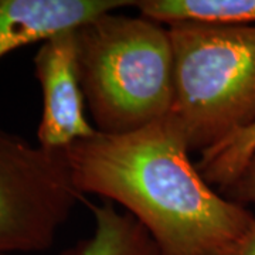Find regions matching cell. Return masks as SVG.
Instances as JSON below:
<instances>
[{
	"label": "cell",
	"instance_id": "cell-1",
	"mask_svg": "<svg viewBox=\"0 0 255 255\" xmlns=\"http://www.w3.org/2000/svg\"><path fill=\"white\" fill-rule=\"evenodd\" d=\"M61 152L77 191L119 204L160 255H219L254 221L203 177L172 112L133 132H95Z\"/></svg>",
	"mask_w": 255,
	"mask_h": 255
},
{
	"label": "cell",
	"instance_id": "cell-2",
	"mask_svg": "<svg viewBox=\"0 0 255 255\" xmlns=\"http://www.w3.org/2000/svg\"><path fill=\"white\" fill-rule=\"evenodd\" d=\"M77 73L97 132L121 135L172 112L173 50L167 26L105 13L75 30Z\"/></svg>",
	"mask_w": 255,
	"mask_h": 255
},
{
	"label": "cell",
	"instance_id": "cell-3",
	"mask_svg": "<svg viewBox=\"0 0 255 255\" xmlns=\"http://www.w3.org/2000/svg\"><path fill=\"white\" fill-rule=\"evenodd\" d=\"M173 107L191 152H204L255 122L254 26H167Z\"/></svg>",
	"mask_w": 255,
	"mask_h": 255
},
{
	"label": "cell",
	"instance_id": "cell-4",
	"mask_svg": "<svg viewBox=\"0 0 255 255\" xmlns=\"http://www.w3.org/2000/svg\"><path fill=\"white\" fill-rule=\"evenodd\" d=\"M80 201L63 152L0 128V255L50 248Z\"/></svg>",
	"mask_w": 255,
	"mask_h": 255
},
{
	"label": "cell",
	"instance_id": "cell-5",
	"mask_svg": "<svg viewBox=\"0 0 255 255\" xmlns=\"http://www.w3.org/2000/svg\"><path fill=\"white\" fill-rule=\"evenodd\" d=\"M34 74L43 94L38 145L61 152L97 129L85 115V98L77 73L75 30L41 43L34 55Z\"/></svg>",
	"mask_w": 255,
	"mask_h": 255
},
{
	"label": "cell",
	"instance_id": "cell-6",
	"mask_svg": "<svg viewBox=\"0 0 255 255\" xmlns=\"http://www.w3.org/2000/svg\"><path fill=\"white\" fill-rule=\"evenodd\" d=\"M130 0H0V58L33 43L73 31Z\"/></svg>",
	"mask_w": 255,
	"mask_h": 255
},
{
	"label": "cell",
	"instance_id": "cell-7",
	"mask_svg": "<svg viewBox=\"0 0 255 255\" xmlns=\"http://www.w3.org/2000/svg\"><path fill=\"white\" fill-rule=\"evenodd\" d=\"M94 217V231L60 255H160L153 240L135 217L110 201H85Z\"/></svg>",
	"mask_w": 255,
	"mask_h": 255
},
{
	"label": "cell",
	"instance_id": "cell-8",
	"mask_svg": "<svg viewBox=\"0 0 255 255\" xmlns=\"http://www.w3.org/2000/svg\"><path fill=\"white\" fill-rule=\"evenodd\" d=\"M133 7L163 26L255 24V0H137Z\"/></svg>",
	"mask_w": 255,
	"mask_h": 255
},
{
	"label": "cell",
	"instance_id": "cell-9",
	"mask_svg": "<svg viewBox=\"0 0 255 255\" xmlns=\"http://www.w3.org/2000/svg\"><path fill=\"white\" fill-rule=\"evenodd\" d=\"M255 155V122L219 145L201 152L196 162L207 182L223 191L237 179Z\"/></svg>",
	"mask_w": 255,
	"mask_h": 255
},
{
	"label": "cell",
	"instance_id": "cell-10",
	"mask_svg": "<svg viewBox=\"0 0 255 255\" xmlns=\"http://www.w3.org/2000/svg\"><path fill=\"white\" fill-rule=\"evenodd\" d=\"M220 193L246 207L255 206V155L251 157L237 179Z\"/></svg>",
	"mask_w": 255,
	"mask_h": 255
},
{
	"label": "cell",
	"instance_id": "cell-11",
	"mask_svg": "<svg viewBox=\"0 0 255 255\" xmlns=\"http://www.w3.org/2000/svg\"><path fill=\"white\" fill-rule=\"evenodd\" d=\"M219 255H255V217L243 237Z\"/></svg>",
	"mask_w": 255,
	"mask_h": 255
}]
</instances>
